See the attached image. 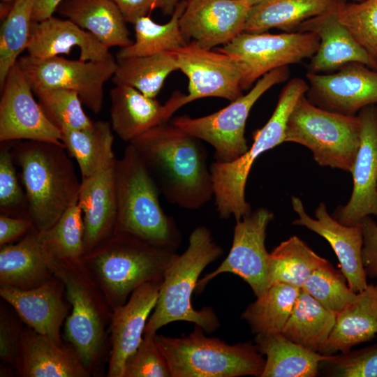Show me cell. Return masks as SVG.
Listing matches in <instances>:
<instances>
[{"mask_svg":"<svg viewBox=\"0 0 377 377\" xmlns=\"http://www.w3.org/2000/svg\"><path fill=\"white\" fill-rule=\"evenodd\" d=\"M306 98L321 108L356 115L363 108L377 104V70L349 63L328 74H306Z\"/></svg>","mask_w":377,"mask_h":377,"instance_id":"16","label":"cell"},{"mask_svg":"<svg viewBox=\"0 0 377 377\" xmlns=\"http://www.w3.org/2000/svg\"><path fill=\"white\" fill-rule=\"evenodd\" d=\"M223 254L211 231L200 226L191 232L186 250L177 255L161 281L156 304L149 316L144 334H156L164 325L175 321H187L209 334L220 326L211 307L195 309L191 296L205 268Z\"/></svg>","mask_w":377,"mask_h":377,"instance_id":"5","label":"cell"},{"mask_svg":"<svg viewBox=\"0 0 377 377\" xmlns=\"http://www.w3.org/2000/svg\"><path fill=\"white\" fill-rule=\"evenodd\" d=\"M204 332L195 325L191 333L180 337L155 334L172 377H260L265 359L255 343L230 345Z\"/></svg>","mask_w":377,"mask_h":377,"instance_id":"7","label":"cell"},{"mask_svg":"<svg viewBox=\"0 0 377 377\" xmlns=\"http://www.w3.org/2000/svg\"><path fill=\"white\" fill-rule=\"evenodd\" d=\"M309 87L302 78L290 80L281 90L269 119L254 133L251 147L233 161H214L210 165L215 205L221 218L232 216L237 221L251 212V205L246 200L245 188L252 165L263 152L284 142L290 114Z\"/></svg>","mask_w":377,"mask_h":377,"instance_id":"8","label":"cell"},{"mask_svg":"<svg viewBox=\"0 0 377 377\" xmlns=\"http://www.w3.org/2000/svg\"><path fill=\"white\" fill-rule=\"evenodd\" d=\"M251 6L235 0H186L179 27L187 44L211 50L244 31Z\"/></svg>","mask_w":377,"mask_h":377,"instance_id":"17","label":"cell"},{"mask_svg":"<svg viewBox=\"0 0 377 377\" xmlns=\"http://www.w3.org/2000/svg\"><path fill=\"white\" fill-rule=\"evenodd\" d=\"M18 316V315H17ZM21 318L4 304L0 307V358L5 364L15 365L17 350L24 327L20 322Z\"/></svg>","mask_w":377,"mask_h":377,"instance_id":"46","label":"cell"},{"mask_svg":"<svg viewBox=\"0 0 377 377\" xmlns=\"http://www.w3.org/2000/svg\"><path fill=\"white\" fill-rule=\"evenodd\" d=\"M301 288L276 282L269 286L242 313L241 318L256 334L281 332Z\"/></svg>","mask_w":377,"mask_h":377,"instance_id":"34","label":"cell"},{"mask_svg":"<svg viewBox=\"0 0 377 377\" xmlns=\"http://www.w3.org/2000/svg\"><path fill=\"white\" fill-rule=\"evenodd\" d=\"M319 44L318 36L312 32L272 34L243 31L216 50L235 61L244 90L272 70L311 58Z\"/></svg>","mask_w":377,"mask_h":377,"instance_id":"11","label":"cell"},{"mask_svg":"<svg viewBox=\"0 0 377 377\" xmlns=\"http://www.w3.org/2000/svg\"><path fill=\"white\" fill-rule=\"evenodd\" d=\"M126 22H135L156 8L157 0H112Z\"/></svg>","mask_w":377,"mask_h":377,"instance_id":"49","label":"cell"},{"mask_svg":"<svg viewBox=\"0 0 377 377\" xmlns=\"http://www.w3.org/2000/svg\"><path fill=\"white\" fill-rule=\"evenodd\" d=\"M329 261L294 235L280 243L269 255V286L276 282L301 288L314 270Z\"/></svg>","mask_w":377,"mask_h":377,"instance_id":"36","label":"cell"},{"mask_svg":"<svg viewBox=\"0 0 377 377\" xmlns=\"http://www.w3.org/2000/svg\"><path fill=\"white\" fill-rule=\"evenodd\" d=\"M235 1H241V2H243V3H245L248 5H249L250 6H255L256 4H258L265 0H235Z\"/></svg>","mask_w":377,"mask_h":377,"instance_id":"52","label":"cell"},{"mask_svg":"<svg viewBox=\"0 0 377 377\" xmlns=\"http://www.w3.org/2000/svg\"><path fill=\"white\" fill-rule=\"evenodd\" d=\"M273 219L274 214L270 210L260 207L237 221L228 256L215 270L198 280V290L203 289L218 275L231 273L246 281L256 297L261 295L269 286V253L265 242L267 227Z\"/></svg>","mask_w":377,"mask_h":377,"instance_id":"13","label":"cell"},{"mask_svg":"<svg viewBox=\"0 0 377 377\" xmlns=\"http://www.w3.org/2000/svg\"><path fill=\"white\" fill-rule=\"evenodd\" d=\"M254 343L266 357L260 377H315L322 363L333 357L312 351L281 332L256 334Z\"/></svg>","mask_w":377,"mask_h":377,"instance_id":"30","label":"cell"},{"mask_svg":"<svg viewBox=\"0 0 377 377\" xmlns=\"http://www.w3.org/2000/svg\"><path fill=\"white\" fill-rule=\"evenodd\" d=\"M377 334V285L368 284L336 317L333 330L320 353H345Z\"/></svg>","mask_w":377,"mask_h":377,"instance_id":"28","label":"cell"},{"mask_svg":"<svg viewBox=\"0 0 377 377\" xmlns=\"http://www.w3.org/2000/svg\"><path fill=\"white\" fill-rule=\"evenodd\" d=\"M363 245L362 260L367 277L377 278V223L370 216L360 222Z\"/></svg>","mask_w":377,"mask_h":377,"instance_id":"47","label":"cell"},{"mask_svg":"<svg viewBox=\"0 0 377 377\" xmlns=\"http://www.w3.org/2000/svg\"><path fill=\"white\" fill-rule=\"evenodd\" d=\"M327 376L334 377H377V344L333 355L324 361Z\"/></svg>","mask_w":377,"mask_h":377,"instance_id":"45","label":"cell"},{"mask_svg":"<svg viewBox=\"0 0 377 377\" xmlns=\"http://www.w3.org/2000/svg\"><path fill=\"white\" fill-rule=\"evenodd\" d=\"M63 0H36L32 19L34 22L46 20L56 12L58 6Z\"/></svg>","mask_w":377,"mask_h":377,"instance_id":"50","label":"cell"},{"mask_svg":"<svg viewBox=\"0 0 377 377\" xmlns=\"http://www.w3.org/2000/svg\"><path fill=\"white\" fill-rule=\"evenodd\" d=\"M184 0H157L156 8L165 15H172L177 6Z\"/></svg>","mask_w":377,"mask_h":377,"instance_id":"51","label":"cell"},{"mask_svg":"<svg viewBox=\"0 0 377 377\" xmlns=\"http://www.w3.org/2000/svg\"><path fill=\"white\" fill-rule=\"evenodd\" d=\"M50 267L63 282L71 306L64 323L66 342L91 375L96 374L105 354L112 309L82 258L52 259Z\"/></svg>","mask_w":377,"mask_h":377,"instance_id":"6","label":"cell"},{"mask_svg":"<svg viewBox=\"0 0 377 377\" xmlns=\"http://www.w3.org/2000/svg\"><path fill=\"white\" fill-rule=\"evenodd\" d=\"M66 149L35 140H17L11 146L14 162L21 168L29 217L39 231L51 228L78 200L81 182Z\"/></svg>","mask_w":377,"mask_h":377,"instance_id":"2","label":"cell"},{"mask_svg":"<svg viewBox=\"0 0 377 377\" xmlns=\"http://www.w3.org/2000/svg\"><path fill=\"white\" fill-rule=\"evenodd\" d=\"M110 49L131 45L126 22L112 0H63L57 10Z\"/></svg>","mask_w":377,"mask_h":377,"instance_id":"29","label":"cell"},{"mask_svg":"<svg viewBox=\"0 0 377 377\" xmlns=\"http://www.w3.org/2000/svg\"><path fill=\"white\" fill-rule=\"evenodd\" d=\"M115 162L81 181L77 202L84 222V254L114 233L117 219Z\"/></svg>","mask_w":377,"mask_h":377,"instance_id":"24","label":"cell"},{"mask_svg":"<svg viewBox=\"0 0 377 377\" xmlns=\"http://www.w3.org/2000/svg\"><path fill=\"white\" fill-rule=\"evenodd\" d=\"M52 259L40 232L34 228L19 242L1 246L0 285L24 290L38 287L54 276Z\"/></svg>","mask_w":377,"mask_h":377,"instance_id":"27","label":"cell"},{"mask_svg":"<svg viewBox=\"0 0 377 377\" xmlns=\"http://www.w3.org/2000/svg\"><path fill=\"white\" fill-rule=\"evenodd\" d=\"M49 121L61 132L90 127L94 121L84 112L75 91L60 89L33 90Z\"/></svg>","mask_w":377,"mask_h":377,"instance_id":"40","label":"cell"},{"mask_svg":"<svg viewBox=\"0 0 377 377\" xmlns=\"http://www.w3.org/2000/svg\"><path fill=\"white\" fill-rule=\"evenodd\" d=\"M117 66L112 77L115 85L133 87L144 95L156 98L167 77L178 70L172 51L148 56L117 59Z\"/></svg>","mask_w":377,"mask_h":377,"instance_id":"35","label":"cell"},{"mask_svg":"<svg viewBox=\"0 0 377 377\" xmlns=\"http://www.w3.org/2000/svg\"><path fill=\"white\" fill-rule=\"evenodd\" d=\"M34 228L31 219L0 215V245H6L24 237Z\"/></svg>","mask_w":377,"mask_h":377,"instance_id":"48","label":"cell"},{"mask_svg":"<svg viewBox=\"0 0 377 377\" xmlns=\"http://www.w3.org/2000/svg\"><path fill=\"white\" fill-rule=\"evenodd\" d=\"M1 142L0 150V211L1 214L29 218L26 193L21 188L14 166L11 146Z\"/></svg>","mask_w":377,"mask_h":377,"instance_id":"43","label":"cell"},{"mask_svg":"<svg viewBox=\"0 0 377 377\" xmlns=\"http://www.w3.org/2000/svg\"><path fill=\"white\" fill-rule=\"evenodd\" d=\"M110 96L112 130L128 142L147 131L167 123L175 112L170 99L162 105L156 98L148 97L129 86L115 85Z\"/></svg>","mask_w":377,"mask_h":377,"instance_id":"26","label":"cell"},{"mask_svg":"<svg viewBox=\"0 0 377 377\" xmlns=\"http://www.w3.org/2000/svg\"><path fill=\"white\" fill-rule=\"evenodd\" d=\"M339 4L325 13L304 21L294 31L312 32L319 38V47L311 58L309 73L332 72L353 62L377 70V60L358 44L348 29L340 21Z\"/></svg>","mask_w":377,"mask_h":377,"instance_id":"22","label":"cell"},{"mask_svg":"<svg viewBox=\"0 0 377 377\" xmlns=\"http://www.w3.org/2000/svg\"><path fill=\"white\" fill-rule=\"evenodd\" d=\"M117 219L114 233H124L175 251L181 242L175 221L161 207L160 191L129 143L114 165Z\"/></svg>","mask_w":377,"mask_h":377,"instance_id":"4","label":"cell"},{"mask_svg":"<svg viewBox=\"0 0 377 377\" xmlns=\"http://www.w3.org/2000/svg\"><path fill=\"white\" fill-rule=\"evenodd\" d=\"M358 115L330 111L302 95L288 117L284 142L302 145L320 166L351 172L360 144Z\"/></svg>","mask_w":377,"mask_h":377,"instance_id":"9","label":"cell"},{"mask_svg":"<svg viewBox=\"0 0 377 377\" xmlns=\"http://www.w3.org/2000/svg\"><path fill=\"white\" fill-rule=\"evenodd\" d=\"M161 281L140 286L123 305L112 309L109 326L111 349L107 376L124 377L127 359L143 339L149 316L158 298Z\"/></svg>","mask_w":377,"mask_h":377,"instance_id":"20","label":"cell"},{"mask_svg":"<svg viewBox=\"0 0 377 377\" xmlns=\"http://www.w3.org/2000/svg\"><path fill=\"white\" fill-rule=\"evenodd\" d=\"M289 76L288 66L272 70L258 80L249 92L226 108L198 118L180 116L175 118L172 124L209 144L214 150L215 161H233L249 149L244 133L252 107L268 89L286 81Z\"/></svg>","mask_w":377,"mask_h":377,"instance_id":"10","label":"cell"},{"mask_svg":"<svg viewBox=\"0 0 377 377\" xmlns=\"http://www.w3.org/2000/svg\"><path fill=\"white\" fill-rule=\"evenodd\" d=\"M77 201L51 228L40 231L53 259L80 260L84 255V222Z\"/></svg>","mask_w":377,"mask_h":377,"instance_id":"39","label":"cell"},{"mask_svg":"<svg viewBox=\"0 0 377 377\" xmlns=\"http://www.w3.org/2000/svg\"><path fill=\"white\" fill-rule=\"evenodd\" d=\"M186 0L180 2L165 24L154 22L148 15L134 24L135 41L117 53V59L148 56L172 51L187 45L179 27V18L186 7Z\"/></svg>","mask_w":377,"mask_h":377,"instance_id":"37","label":"cell"},{"mask_svg":"<svg viewBox=\"0 0 377 377\" xmlns=\"http://www.w3.org/2000/svg\"><path fill=\"white\" fill-rule=\"evenodd\" d=\"M292 206L298 218L293 224L304 226L325 239L334 251L350 288L357 293L368 286L362 260L363 235L361 224L346 226L330 215L320 202L312 219L305 212L302 200L293 196Z\"/></svg>","mask_w":377,"mask_h":377,"instance_id":"19","label":"cell"},{"mask_svg":"<svg viewBox=\"0 0 377 377\" xmlns=\"http://www.w3.org/2000/svg\"><path fill=\"white\" fill-rule=\"evenodd\" d=\"M73 47L79 48V59L82 61H101L113 56L93 34L68 19L52 16L33 22L27 47L29 55L47 59L68 54Z\"/></svg>","mask_w":377,"mask_h":377,"instance_id":"25","label":"cell"},{"mask_svg":"<svg viewBox=\"0 0 377 377\" xmlns=\"http://www.w3.org/2000/svg\"><path fill=\"white\" fill-rule=\"evenodd\" d=\"M0 100V141L35 140L64 146L61 132L47 118L17 61L9 71Z\"/></svg>","mask_w":377,"mask_h":377,"instance_id":"15","label":"cell"},{"mask_svg":"<svg viewBox=\"0 0 377 377\" xmlns=\"http://www.w3.org/2000/svg\"><path fill=\"white\" fill-rule=\"evenodd\" d=\"M36 0H14L11 8L3 19L0 31V88H3L7 75L27 50Z\"/></svg>","mask_w":377,"mask_h":377,"instance_id":"38","label":"cell"},{"mask_svg":"<svg viewBox=\"0 0 377 377\" xmlns=\"http://www.w3.org/2000/svg\"><path fill=\"white\" fill-rule=\"evenodd\" d=\"M336 317L301 288L281 333L292 341L319 353L333 330Z\"/></svg>","mask_w":377,"mask_h":377,"instance_id":"33","label":"cell"},{"mask_svg":"<svg viewBox=\"0 0 377 377\" xmlns=\"http://www.w3.org/2000/svg\"><path fill=\"white\" fill-rule=\"evenodd\" d=\"M355 2H360V1H363L364 0H353Z\"/></svg>","mask_w":377,"mask_h":377,"instance_id":"54","label":"cell"},{"mask_svg":"<svg viewBox=\"0 0 377 377\" xmlns=\"http://www.w3.org/2000/svg\"><path fill=\"white\" fill-rule=\"evenodd\" d=\"M1 3H3L12 6L14 0H1Z\"/></svg>","mask_w":377,"mask_h":377,"instance_id":"53","label":"cell"},{"mask_svg":"<svg viewBox=\"0 0 377 377\" xmlns=\"http://www.w3.org/2000/svg\"><path fill=\"white\" fill-rule=\"evenodd\" d=\"M61 135L66 149L77 162L82 179L116 161L112 151V128L108 121H94L89 128L64 131Z\"/></svg>","mask_w":377,"mask_h":377,"instance_id":"32","label":"cell"},{"mask_svg":"<svg viewBox=\"0 0 377 377\" xmlns=\"http://www.w3.org/2000/svg\"><path fill=\"white\" fill-rule=\"evenodd\" d=\"M172 52L178 70L188 79V94L176 92L179 109L202 98L218 97L232 102L243 95L240 70L229 55L191 44Z\"/></svg>","mask_w":377,"mask_h":377,"instance_id":"14","label":"cell"},{"mask_svg":"<svg viewBox=\"0 0 377 377\" xmlns=\"http://www.w3.org/2000/svg\"><path fill=\"white\" fill-rule=\"evenodd\" d=\"M342 0H265L251 7L246 32L262 33L276 28L294 32L304 21L337 6Z\"/></svg>","mask_w":377,"mask_h":377,"instance_id":"31","label":"cell"},{"mask_svg":"<svg viewBox=\"0 0 377 377\" xmlns=\"http://www.w3.org/2000/svg\"><path fill=\"white\" fill-rule=\"evenodd\" d=\"M156 334H144L139 346L126 362L124 377H172L155 342Z\"/></svg>","mask_w":377,"mask_h":377,"instance_id":"44","label":"cell"},{"mask_svg":"<svg viewBox=\"0 0 377 377\" xmlns=\"http://www.w3.org/2000/svg\"><path fill=\"white\" fill-rule=\"evenodd\" d=\"M360 144L351 170L353 188L348 202L339 206L332 216L346 226L360 223L366 216H377V107L360 110Z\"/></svg>","mask_w":377,"mask_h":377,"instance_id":"18","label":"cell"},{"mask_svg":"<svg viewBox=\"0 0 377 377\" xmlns=\"http://www.w3.org/2000/svg\"><path fill=\"white\" fill-rule=\"evenodd\" d=\"M63 282L54 275L42 285L27 290L0 285L1 297L9 304L27 326L61 345V327L71 304L65 299Z\"/></svg>","mask_w":377,"mask_h":377,"instance_id":"21","label":"cell"},{"mask_svg":"<svg viewBox=\"0 0 377 377\" xmlns=\"http://www.w3.org/2000/svg\"><path fill=\"white\" fill-rule=\"evenodd\" d=\"M15 368L22 377H89L69 343L59 345L27 326L20 341Z\"/></svg>","mask_w":377,"mask_h":377,"instance_id":"23","label":"cell"},{"mask_svg":"<svg viewBox=\"0 0 377 377\" xmlns=\"http://www.w3.org/2000/svg\"><path fill=\"white\" fill-rule=\"evenodd\" d=\"M301 288L336 316L357 296L341 271L335 269L330 262L314 270Z\"/></svg>","mask_w":377,"mask_h":377,"instance_id":"41","label":"cell"},{"mask_svg":"<svg viewBox=\"0 0 377 377\" xmlns=\"http://www.w3.org/2000/svg\"><path fill=\"white\" fill-rule=\"evenodd\" d=\"M17 63L32 90L60 88L75 91L83 105L95 114L102 109L104 85L117 66L113 56L101 61H82L59 56L38 59L28 54L20 57Z\"/></svg>","mask_w":377,"mask_h":377,"instance_id":"12","label":"cell"},{"mask_svg":"<svg viewBox=\"0 0 377 377\" xmlns=\"http://www.w3.org/2000/svg\"><path fill=\"white\" fill-rule=\"evenodd\" d=\"M338 15L358 44L377 60V0L353 3L342 0Z\"/></svg>","mask_w":377,"mask_h":377,"instance_id":"42","label":"cell"},{"mask_svg":"<svg viewBox=\"0 0 377 377\" xmlns=\"http://www.w3.org/2000/svg\"><path fill=\"white\" fill-rule=\"evenodd\" d=\"M129 143L170 204L198 209L214 198L207 151L200 139L172 124L165 123Z\"/></svg>","mask_w":377,"mask_h":377,"instance_id":"1","label":"cell"},{"mask_svg":"<svg viewBox=\"0 0 377 377\" xmlns=\"http://www.w3.org/2000/svg\"><path fill=\"white\" fill-rule=\"evenodd\" d=\"M177 255L133 235L113 233L82 260L113 309L140 286L161 281Z\"/></svg>","mask_w":377,"mask_h":377,"instance_id":"3","label":"cell"}]
</instances>
